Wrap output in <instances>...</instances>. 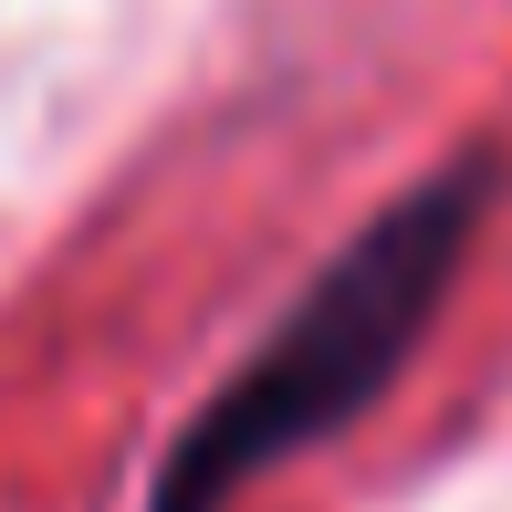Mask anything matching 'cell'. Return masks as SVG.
<instances>
[{"instance_id": "obj_1", "label": "cell", "mask_w": 512, "mask_h": 512, "mask_svg": "<svg viewBox=\"0 0 512 512\" xmlns=\"http://www.w3.org/2000/svg\"><path fill=\"white\" fill-rule=\"evenodd\" d=\"M481 199H492V157H450V168L418 178L408 199H387L377 220L293 293V314L209 387V408L178 429L147 512H220L230 492H251L272 460L335 439L345 418L408 366L418 324L439 314L460 251H471Z\"/></svg>"}]
</instances>
